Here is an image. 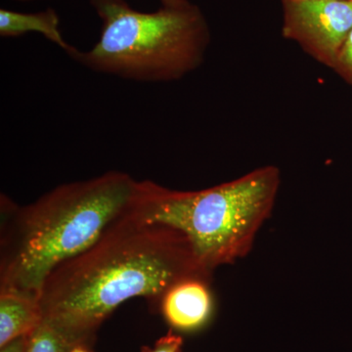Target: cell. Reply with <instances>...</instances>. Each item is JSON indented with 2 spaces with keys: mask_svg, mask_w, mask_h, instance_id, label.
Listing matches in <instances>:
<instances>
[{
  "mask_svg": "<svg viewBox=\"0 0 352 352\" xmlns=\"http://www.w3.org/2000/svg\"><path fill=\"white\" fill-rule=\"evenodd\" d=\"M333 71L352 87V28L342 45Z\"/></svg>",
  "mask_w": 352,
  "mask_h": 352,
  "instance_id": "30bf717a",
  "label": "cell"
},
{
  "mask_svg": "<svg viewBox=\"0 0 352 352\" xmlns=\"http://www.w3.org/2000/svg\"><path fill=\"white\" fill-rule=\"evenodd\" d=\"M28 336L17 338L1 347L0 352H25L27 349Z\"/></svg>",
  "mask_w": 352,
  "mask_h": 352,
  "instance_id": "7c38bea8",
  "label": "cell"
},
{
  "mask_svg": "<svg viewBox=\"0 0 352 352\" xmlns=\"http://www.w3.org/2000/svg\"><path fill=\"white\" fill-rule=\"evenodd\" d=\"M69 352H91L89 347L87 346H76L75 349H72Z\"/></svg>",
  "mask_w": 352,
  "mask_h": 352,
  "instance_id": "5bb4252c",
  "label": "cell"
},
{
  "mask_svg": "<svg viewBox=\"0 0 352 352\" xmlns=\"http://www.w3.org/2000/svg\"><path fill=\"white\" fill-rule=\"evenodd\" d=\"M136 185L129 173L112 170L60 185L22 207L2 196L0 291L38 298L58 264L85 251L126 214Z\"/></svg>",
  "mask_w": 352,
  "mask_h": 352,
  "instance_id": "7a4b0ae2",
  "label": "cell"
},
{
  "mask_svg": "<svg viewBox=\"0 0 352 352\" xmlns=\"http://www.w3.org/2000/svg\"><path fill=\"white\" fill-rule=\"evenodd\" d=\"M43 320L38 298L17 291H0V349L29 336Z\"/></svg>",
  "mask_w": 352,
  "mask_h": 352,
  "instance_id": "52a82bcc",
  "label": "cell"
},
{
  "mask_svg": "<svg viewBox=\"0 0 352 352\" xmlns=\"http://www.w3.org/2000/svg\"><path fill=\"white\" fill-rule=\"evenodd\" d=\"M182 338L170 330L160 338L152 347H143L142 352H182Z\"/></svg>",
  "mask_w": 352,
  "mask_h": 352,
  "instance_id": "8fae6325",
  "label": "cell"
},
{
  "mask_svg": "<svg viewBox=\"0 0 352 352\" xmlns=\"http://www.w3.org/2000/svg\"><path fill=\"white\" fill-rule=\"evenodd\" d=\"M76 347L61 331L43 320L41 325L28 336L25 352H69Z\"/></svg>",
  "mask_w": 352,
  "mask_h": 352,
  "instance_id": "9c48e42d",
  "label": "cell"
},
{
  "mask_svg": "<svg viewBox=\"0 0 352 352\" xmlns=\"http://www.w3.org/2000/svg\"><path fill=\"white\" fill-rule=\"evenodd\" d=\"M208 282L187 279L168 289L161 302L164 318L171 327L194 331L207 323L212 310Z\"/></svg>",
  "mask_w": 352,
  "mask_h": 352,
  "instance_id": "8992f818",
  "label": "cell"
},
{
  "mask_svg": "<svg viewBox=\"0 0 352 352\" xmlns=\"http://www.w3.org/2000/svg\"><path fill=\"white\" fill-rule=\"evenodd\" d=\"M16 1H32V0H16ZM160 1L164 6H177L186 3L188 0H160Z\"/></svg>",
  "mask_w": 352,
  "mask_h": 352,
  "instance_id": "4fadbf2b",
  "label": "cell"
},
{
  "mask_svg": "<svg viewBox=\"0 0 352 352\" xmlns=\"http://www.w3.org/2000/svg\"><path fill=\"white\" fill-rule=\"evenodd\" d=\"M59 25V15L52 8L38 13L0 9V36L2 38H17L28 32H38L69 54L76 47L65 41Z\"/></svg>",
  "mask_w": 352,
  "mask_h": 352,
  "instance_id": "ba28073f",
  "label": "cell"
},
{
  "mask_svg": "<svg viewBox=\"0 0 352 352\" xmlns=\"http://www.w3.org/2000/svg\"><path fill=\"white\" fill-rule=\"evenodd\" d=\"M282 34L332 69L352 28V0H281Z\"/></svg>",
  "mask_w": 352,
  "mask_h": 352,
  "instance_id": "5b68a950",
  "label": "cell"
},
{
  "mask_svg": "<svg viewBox=\"0 0 352 352\" xmlns=\"http://www.w3.org/2000/svg\"><path fill=\"white\" fill-rule=\"evenodd\" d=\"M279 186L280 171L273 166L200 191H178L143 180L138 182L126 214L180 231L201 265L212 273L249 252Z\"/></svg>",
  "mask_w": 352,
  "mask_h": 352,
  "instance_id": "3957f363",
  "label": "cell"
},
{
  "mask_svg": "<svg viewBox=\"0 0 352 352\" xmlns=\"http://www.w3.org/2000/svg\"><path fill=\"white\" fill-rule=\"evenodd\" d=\"M180 231L124 214L85 251L58 264L38 300L43 320L76 346L89 347L102 324L122 302L144 296L162 302L187 279L210 281Z\"/></svg>",
  "mask_w": 352,
  "mask_h": 352,
  "instance_id": "6da1fadb",
  "label": "cell"
},
{
  "mask_svg": "<svg viewBox=\"0 0 352 352\" xmlns=\"http://www.w3.org/2000/svg\"><path fill=\"white\" fill-rule=\"evenodd\" d=\"M102 21L100 38L89 51L69 56L98 73L136 82H173L195 71L205 59L210 28L191 2L134 10L126 0H89Z\"/></svg>",
  "mask_w": 352,
  "mask_h": 352,
  "instance_id": "277c9868",
  "label": "cell"
}]
</instances>
